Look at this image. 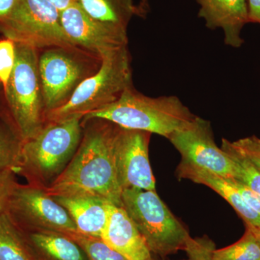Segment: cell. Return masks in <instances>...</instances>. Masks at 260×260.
<instances>
[{
    "mask_svg": "<svg viewBox=\"0 0 260 260\" xmlns=\"http://www.w3.org/2000/svg\"><path fill=\"white\" fill-rule=\"evenodd\" d=\"M83 131L74 156L64 172L44 188L55 196H88L121 206V190L116 172L115 142L119 126L104 119H91Z\"/></svg>",
    "mask_w": 260,
    "mask_h": 260,
    "instance_id": "1",
    "label": "cell"
},
{
    "mask_svg": "<svg viewBox=\"0 0 260 260\" xmlns=\"http://www.w3.org/2000/svg\"><path fill=\"white\" fill-rule=\"evenodd\" d=\"M196 116L175 95L147 96L133 86L116 102L84 116L82 124L91 119H104L124 129L140 130L169 139Z\"/></svg>",
    "mask_w": 260,
    "mask_h": 260,
    "instance_id": "2",
    "label": "cell"
},
{
    "mask_svg": "<svg viewBox=\"0 0 260 260\" xmlns=\"http://www.w3.org/2000/svg\"><path fill=\"white\" fill-rule=\"evenodd\" d=\"M80 116L46 123L34 138L23 142L15 174L28 184L47 188L64 172L83 137Z\"/></svg>",
    "mask_w": 260,
    "mask_h": 260,
    "instance_id": "3",
    "label": "cell"
},
{
    "mask_svg": "<svg viewBox=\"0 0 260 260\" xmlns=\"http://www.w3.org/2000/svg\"><path fill=\"white\" fill-rule=\"evenodd\" d=\"M133 86L126 47L102 59L99 71L85 78L64 105L46 114V123L59 122L75 116L83 118L116 102L126 89Z\"/></svg>",
    "mask_w": 260,
    "mask_h": 260,
    "instance_id": "4",
    "label": "cell"
},
{
    "mask_svg": "<svg viewBox=\"0 0 260 260\" xmlns=\"http://www.w3.org/2000/svg\"><path fill=\"white\" fill-rule=\"evenodd\" d=\"M9 116L23 141L46 124L37 49L16 43V61L4 90Z\"/></svg>",
    "mask_w": 260,
    "mask_h": 260,
    "instance_id": "5",
    "label": "cell"
},
{
    "mask_svg": "<svg viewBox=\"0 0 260 260\" xmlns=\"http://www.w3.org/2000/svg\"><path fill=\"white\" fill-rule=\"evenodd\" d=\"M121 207L144 238L151 253L166 257L183 250L189 234L156 191L124 189Z\"/></svg>",
    "mask_w": 260,
    "mask_h": 260,
    "instance_id": "6",
    "label": "cell"
},
{
    "mask_svg": "<svg viewBox=\"0 0 260 260\" xmlns=\"http://www.w3.org/2000/svg\"><path fill=\"white\" fill-rule=\"evenodd\" d=\"M60 12L47 0H18L9 16L0 23V32L17 44L36 49L76 46L65 34Z\"/></svg>",
    "mask_w": 260,
    "mask_h": 260,
    "instance_id": "7",
    "label": "cell"
},
{
    "mask_svg": "<svg viewBox=\"0 0 260 260\" xmlns=\"http://www.w3.org/2000/svg\"><path fill=\"white\" fill-rule=\"evenodd\" d=\"M5 213L25 232H78L68 211L40 186L17 184Z\"/></svg>",
    "mask_w": 260,
    "mask_h": 260,
    "instance_id": "8",
    "label": "cell"
},
{
    "mask_svg": "<svg viewBox=\"0 0 260 260\" xmlns=\"http://www.w3.org/2000/svg\"><path fill=\"white\" fill-rule=\"evenodd\" d=\"M168 140L180 153L181 162L210 171L225 179H236L234 162L215 143L209 121L196 116Z\"/></svg>",
    "mask_w": 260,
    "mask_h": 260,
    "instance_id": "9",
    "label": "cell"
},
{
    "mask_svg": "<svg viewBox=\"0 0 260 260\" xmlns=\"http://www.w3.org/2000/svg\"><path fill=\"white\" fill-rule=\"evenodd\" d=\"M52 48L39 58V72L45 113L62 107L86 76L85 67L68 52ZM45 114V116H46Z\"/></svg>",
    "mask_w": 260,
    "mask_h": 260,
    "instance_id": "10",
    "label": "cell"
},
{
    "mask_svg": "<svg viewBox=\"0 0 260 260\" xmlns=\"http://www.w3.org/2000/svg\"><path fill=\"white\" fill-rule=\"evenodd\" d=\"M60 18L70 41L96 54L101 60L127 47V30L95 20L78 3L61 12Z\"/></svg>",
    "mask_w": 260,
    "mask_h": 260,
    "instance_id": "11",
    "label": "cell"
},
{
    "mask_svg": "<svg viewBox=\"0 0 260 260\" xmlns=\"http://www.w3.org/2000/svg\"><path fill=\"white\" fill-rule=\"evenodd\" d=\"M151 133L119 126L115 142L116 172L121 190L131 188L155 191L149 160Z\"/></svg>",
    "mask_w": 260,
    "mask_h": 260,
    "instance_id": "12",
    "label": "cell"
},
{
    "mask_svg": "<svg viewBox=\"0 0 260 260\" xmlns=\"http://www.w3.org/2000/svg\"><path fill=\"white\" fill-rule=\"evenodd\" d=\"M200 5L198 17L205 20L210 30L222 29L224 44L240 48L244 41L242 29L249 23V8L246 0H194Z\"/></svg>",
    "mask_w": 260,
    "mask_h": 260,
    "instance_id": "13",
    "label": "cell"
},
{
    "mask_svg": "<svg viewBox=\"0 0 260 260\" xmlns=\"http://www.w3.org/2000/svg\"><path fill=\"white\" fill-rule=\"evenodd\" d=\"M107 224L102 239L126 260H151V251L125 210L108 203Z\"/></svg>",
    "mask_w": 260,
    "mask_h": 260,
    "instance_id": "14",
    "label": "cell"
},
{
    "mask_svg": "<svg viewBox=\"0 0 260 260\" xmlns=\"http://www.w3.org/2000/svg\"><path fill=\"white\" fill-rule=\"evenodd\" d=\"M177 174L179 179H188L208 186L232 205L244 220L245 225L260 227L259 215L248 205L230 179H225L210 171L191 167L181 162L178 166Z\"/></svg>",
    "mask_w": 260,
    "mask_h": 260,
    "instance_id": "15",
    "label": "cell"
},
{
    "mask_svg": "<svg viewBox=\"0 0 260 260\" xmlns=\"http://www.w3.org/2000/svg\"><path fill=\"white\" fill-rule=\"evenodd\" d=\"M73 219L77 231L84 235L101 237L107 224L108 203L88 196L52 197Z\"/></svg>",
    "mask_w": 260,
    "mask_h": 260,
    "instance_id": "16",
    "label": "cell"
},
{
    "mask_svg": "<svg viewBox=\"0 0 260 260\" xmlns=\"http://www.w3.org/2000/svg\"><path fill=\"white\" fill-rule=\"evenodd\" d=\"M78 3L95 20L126 30L133 17L144 18L148 13L145 2L137 4L135 0H78Z\"/></svg>",
    "mask_w": 260,
    "mask_h": 260,
    "instance_id": "17",
    "label": "cell"
},
{
    "mask_svg": "<svg viewBox=\"0 0 260 260\" xmlns=\"http://www.w3.org/2000/svg\"><path fill=\"white\" fill-rule=\"evenodd\" d=\"M25 234L38 260H88L83 249L68 234L47 231Z\"/></svg>",
    "mask_w": 260,
    "mask_h": 260,
    "instance_id": "18",
    "label": "cell"
},
{
    "mask_svg": "<svg viewBox=\"0 0 260 260\" xmlns=\"http://www.w3.org/2000/svg\"><path fill=\"white\" fill-rule=\"evenodd\" d=\"M0 260H38L25 232L7 213L0 215Z\"/></svg>",
    "mask_w": 260,
    "mask_h": 260,
    "instance_id": "19",
    "label": "cell"
},
{
    "mask_svg": "<svg viewBox=\"0 0 260 260\" xmlns=\"http://www.w3.org/2000/svg\"><path fill=\"white\" fill-rule=\"evenodd\" d=\"M23 142L11 119L0 115V171L15 172Z\"/></svg>",
    "mask_w": 260,
    "mask_h": 260,
    "instance_id": "20",
    "label": "cell"
},
{
    "mask_svg": "<svg viewBox=\"0 0 260 260\" xmlns=\"http://www.w3.org/2000/svg\"><path fill=\"white\" fill-rule=\"evenodd\" d=\"M220 148L229 155L236 168V179L260 195V171L233 144L225 138L222 140Z\"/></svg>",
    "mask_w": 260,
    "mask_h": 260,
    "instance_id": "21",
    "label": "cell"
},
{
    "mask_svg": "<svg viewBox=\"0 0 260 260\" xmlns=\"http://www.w3.org/2000/svg\"><path fill=\"white\" fill-rule=\"evenodd\" d=\"M214 260H260V246L249 229L238 242L232 245L215 249Z\"/></svg>",
    "mask_w": 260,
    "mask_h": 260,
    "instance_id": "22",
    "label": "cell"
},
{
    "mask_svg": "<svg viewBox=\"0 0 260 260\" xmlns=\"http://www.w3.org/2000/svg\"><path fill=\"white\" fill-rule=\"evenodd\" d=\"M83 249L88 260H126L101 237L84 235L78 232L68 234Z\"/></svg>",
    "mask_w": 260,
    "mask_h": 260,
    "instance_id": "23",
    "label": "cell"
},
{
    "mask_svg": "<svg viewBox=\"0 0 260 260\" xmlns=\"http://www.w3.org/2000/svg\"><path fill=\"white\" fill-rule=\"evenodd\" d=\"M16 61V43L8 38L0 40V85L6 88Z\"/></svg>",
    "mask_w": 260,
    "mask_h": 260,
    "instance_id": "24",
    "label": "cell"
},
{
    "mask_svg": "<svg viewBox=\"0 0 260 260\" xmlns=\"http://www.w3.org/2000/svg\"><path fill=\"white\" fill-rule=\"evenodd\" d=\"M215 249V244L209 238H192L189 236L183 249L188 256L184 260H214L213 252Z\"/></svg>",
    "mask_w": 260,
    "mask_h": 260,
    "instance_id": "25",
    "label": "cell"
},
{
    "mask_svg": "<svg viewBox=\"0 0 260 260\" xmlns=\"http://www.w3.org/2000/svg\"><path fill=\"white\" fill-rule=\"evenodd\" d=\"M18 184L13 171H0V215L6 212L11 195Z\"/></svg>",
    "mask_w": 260,
    "mask_h": 260,
    "instance_id": "26",
    "label": "cell"
},
{
    "mask_svg": "<svg viewBox=\"0 0 260 260\" xmlns=\"http://www.w3.org/2000/svg\"><path fill=\"white\" fill-rule=\"evenodd\" d=\"M233 144L260 171V138L253 135L233 141Z\"/></svg>",
    "mask_w": 260,
    "mask_h": 260,
    "instance_id": "27",
    "label": "cell"
},
{
    "mask_svg": "<svg viewBox=\"0 0 260 260\" xmlns=\"http://www.w3.org/2000/svg\"><path fill=\"white\" fill-rule=\"evenodd\" d=\"M230 181L242 194L248 205L260 216V195L256 194L237 179H232Z\"/></svg>",
    "mask_w": 260,
    "mask_h": 260,
    "instance_id": "28",
    "label": "cell"
},
{
    "mask_svg": "<svg viewBox=\"0 0 260 260\" xmlns=\"http://www.w3.org/2000/svg\"><path fill=\"white\" fill-rule=\"evenodd\" d=\"M249 23L260 25V0H248Z\"/></svg>",
    "mask_w": 260,
    "mask_h": 260,
    "instance_id": "29",
    "label": "cell"
},
{
    "mask_svg": "<svg viewBox=\"0 0 260 260\" xmlns=\"http://www.w3.org/2000/svg\"><path fill=\"white\" fill-rule=\"evenodd\" d=\"M18 0H0V23L9 16Z\"/></svg>",
    "mask_w": 260,
    "mask_h": 260,
    "instance_id": "30",
    "label": "cell"
},
{
    "mask_svg": "<svg viewBox=\"0 0 260 260\" xmlns=\"http://www.w3.org/2000/svg\"><path fill=\"white\" fill-rule=\"evenodd\" d=\"M59 12L64 11L67 8L78 3V0H47Z\"/></svg>",
    "mask_w": 260,
    "mask_h": 260,
    "instance_id": "31",
    "label": "cell"
},
{
    "mask_svg": "<svg viewBox=\"0 0 260 260\" xmlns=\"http://www.w3.org/2000/svg\"><path fill=\"white\" fill-rule=\"evenodd\" d=\"M246 228L250 230L253 235L255 237L256 242L260 246V227L251 226V225H245Z\"/></svg>",
    "mask_w": 260,
    "mask_h": 260,
    "instance_id": "32",
    "label": "cell"
},
{
    "mask_svg": "<svg viewBox=\"0 0 260 260\" xmlns=\"http://www.w3.org/2000/svg\"><path fill=\"white\" fill-rule=\"evenodd\" d=\"M151 260H156V259H155V258L153 257V259H152Z\"/></svg>",
    "mask_w": 260,
    "mask_h": 260,
    "instance_id": "33",
    "label": "cell"
}]
</instances>
